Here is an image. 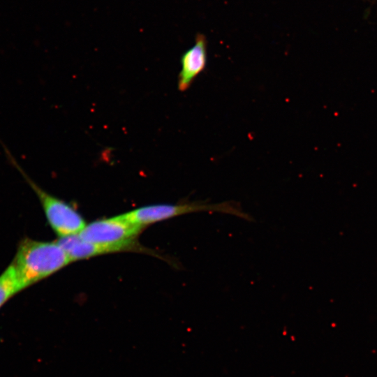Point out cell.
<instances>
[{
	"mask_svg": "<svg viewBox=\"0 0 377 377\" xmlns=\"http://www.w3.org/2000/svg\"><path fill=\"white\" fill-rule=\"evenodd\" d=\"M24 289L49 277L71 263L58 243L22 238L12 261Z\"/></svg>",
	"mask_w": 377,
	"mask_h": 377,
	"instance_id": "1",
	"label": "cell"
},
{
	"mask_svg": "<svg viewBox=\"0 0 377 377\" xmlns=\"http://www.w3.org/2000/svg\"><path fill=\"white\" fill-rule=\"evenodd\" d=\"M5 156L10 163L22 175L36 194L49 226L59 238L78 235L85 227L82 216L71 205L48 193L36 184L24 172L6 145L0 140Z\"/></svg>",
	"mask_w": 377,
	"mask_h": 377,
	"instance_id": "2",
	"label": "cell"
},
{
	"mask_svg": "<svg viewBox=\"0 0 377 377\" xmlns=\"http://www.w3.org/2000/svg\"><path fill=\"white\" fill-rule=\"evenodd\" d=\"M200 212H221L234 215L247 221L252 220V218L244 212L237 203L232 201L219 203L193 201L177 204L151 205L136 208L123 214L131 222L145 228L156 222Z\"/></svg>",
	"mask_w": 377,
	"mask_h": 377,
	"instance_id": "3",
	"label": "cell"
},
{
	"mask_svg": "<svg viewBox=\"0 0 377 377\" xmlns=\"http://www.w3.org/2000/svg\"><path fill=\"white\" fill-rule=\"evenodd\" d=\"M144 229L128 221L124 214H119L86 224L77 235L94 244H119L137 241Z\"/></svg>",
	"mask_w": 377,
	"mask_h": 377,
	"instance_id": "4",
	"label": "cell"
},
{
	"mask_svg": "<svg viewBox=\"0 0 377 377\" xmlns=\"http://www.w3.org/2000/svg\"><path fill=\"white\" fill-rule=\"evenodd\" d=\"M68 255L71 263L95 256L118 252L149 253L138 241L119 244H94L82 239L77 235L57 240Z\"/></svg>",
	"mask_w": 377,
	"mask_h": 377,
	"instance_id": "5",
	"label": "cell"
},
{
	"mask_svg": "<svg viewBox=\"0 0 377 377\" xmlns=\"http://www.w3.org/2000/svg\"><path fill=\"white\" fill-rule=\"evenodd\" d=\"M207 64V40L198 34L193 46L181 57L182 68L178 76V89L186 91L193 82L205 68Z\"/></svg>",
	"mask_w": 377,
	"mask_h": 377,
	"instance_id": "6",
	"label": "cell"
},
{
	"mask_svg": "<svg viewBox=\"0 0 377 377\" xmlns=\"http://www.w3.org/2000/svg\"><path fill=\"white\" fill-rule=\"evenodd\" d=\"M24 290L11 262L0 274V309L16 294Z\"/></svg>",
	"mask_w": 377,
	"mask_h": 377,
	"instance_id": "7",
	"label": "cell"
}]
</instances>
